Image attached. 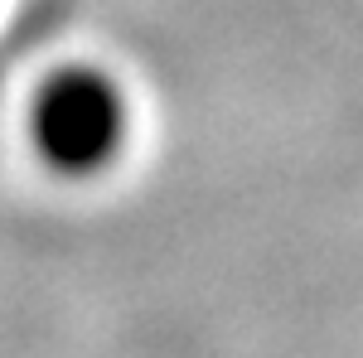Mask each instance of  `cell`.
<instances>
[{"label":"cell","instance_id":"cell-1","mask_svg":"<svg viewBox=\"0 0 363 358\" xmlns=\"http://www.w3.org/2000/svg\"><path fill=\"white\" fill-rule=\"evenodd\" d=\"M126 131H131L126 92L102 68H87V63L58 68L34 92V107H29L34 155L68 179H87L107 169L121 155Z\"/></svg>","mask_w":363,"mask_h":358}]
</instances>
